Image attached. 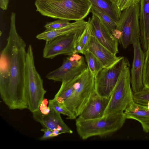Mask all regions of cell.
<instances>
[{
  "label": "cell",
  "instance_id": "cell-1",
  "mask_svg": "<svg viewBox=\"0 0 149 149\" xmlns=\"http://www.w3.org/2000/svg\"><path fill=\"white\" fill-rule=\"evenodd\" d=\"M16 15L10 16L7 43L0 54V94L10 109H28L25 75L26 44L17 31Z\"/></svg>",
  "mask_w": 149,
  "mask_h": 149
},
{
  "label": "cell",
  "instance_id": "cell-2",
  "mask_svg": "<svg viewBox=\"0 0 149 149\" xmlns=\"http://www.w3.org/2000/svg\"><path fill=\"white\" fill-rule=\"evenodd\" d=\"M35 4L36 11L43 16L75 21L86 17L92 6L88 0H36Z\"/></svg>",
  "mask_w": 149,
  "mask_h": 149
},
{
  "label": "cell",
  "instance_id": "cell-3",
  "mask_svg": "<svg viewBox=\"0 0 149 149\" xmlns=\"http://www.w3.org/2000/svg\"><path fill=\"white\" fill-rule=\"evenodd\" d=\"M126 118L123 112L105 115L97 118L76 120V130L80 138L86 139L94 136L104 137L110 136L119 130Z\"/></svg>",
  "mask_w": 149,
  "mask_h": 149
},
{
  "label": "cell",
  "instance_id": "cell-4",
  "mask_svg": "<svg viewBox=\"0 0 149 149\" xmlns=\"http://www.w3.org/2000/svg\"><path fill=\"white\" fill-rule=\"evenodd\" d=\"M25 82L28 109L33 113L39 109L46 91L43 87V80L36 70L31 45H29L27 50Z\"/></svg>",
  "mask_w": 149,
  "mask_h": 149
},
{
  "label": "cell",
  "instance_id": "cell-5",
  "mask_svg": "<svg viewBox=\"0 0 149 149\" xmlns=\"http://www.w3.org/2000/svg\"><path fill=\"white\" fill-rule=\"evenodd\" d=\"M95 92V77L87 67L78 75L74 91L64 102L63 104L77 118L79 115Z\"/></svg>",
  "mask_w": 149,
  "mask_h": 149
},
{
  "label": "cell",
  "instance_id": "cell-6",
  "mask_svg": "<svg viewBox=\"0 0 149 149\" xmlns=\"http://www.w3.org/2000/svg\"><path fill=\"white\" fill-rule=\"evenodd\" d=\"M130 65L122 70L111 95L104 115L123 112L133 102L130 87Z\"/></svg>",
  "mask_w": 149,
  "mask_h": 149
},
{
  "label": "cell",
  "instance_id": "cell-7",
  "mask_svg": "<svg viewBox=\"0 0 149 149\" xmlns=\"http://www.w3.org/2000/svg\"><path fill=\"white\" fill-rule=\"evenodd\" d=\"M140 3H137L123 11L116 23V29L122 33L119 42L124 48L134 40L140 39Z\"/></svg>",
  "mask_w": 149,
  "mask_h": 149
},
{
  "label": "cell",
  "instance_id": "cell-8",
  "mask_svg": "<svg viewBox=\"0 0 149 149\" xmlns=\"http://www.w3.org/2000/svg\"><path fill=\"white\" fill-rule=\"evenodd\" d=\"M127 65H130L128 60L121 57L111 66L103 68L95 77L96 92L101 97L110 98L122 70Z\"/></svg>",
  "mask_w": 149,
  "mask_h": 149
},
{
  "label": "cell",
  "instance_id": "cell-9",
  "mask_svg": "<svg viewBox=\"0 0 149 149\" xmlns=\"http://www.w3.org/2000/svg\"><path fill=\"white\" fill-rule=\"evenodd\" d=\"M84 31L61 36L46 42L43 52V57L52 59L60 55L70 56L77 53L75 45Z\"/></svg>",
  "mask_w": 149,
  "mask_h": 149
},
{
  "label": "cell",
  "instance_id": "cell-10",
  "mask_svg": "<svg viewBox=\"0 0 149 149\" xmlns=\"http://www.w3.org/2000/svg\"><path fill=\"white\" fill-rule=\"evenodd\" d=\"M87 67L84 57L79 61H71L69 56L64 59L61 66L49 72L46 77L55 81H68L80 74Z\"/></svg>",
  "mask_w": 149,
  "mask_h": 149
},
{
  "label": "cell",
  "instance_id": "cell-11",
  "mask_svg": "<svg viewBox=\"0 0 149 149\" xmlns=\"http://www.w3.org/2000/svg\"><path fill=\"white\" fill-rule=\"evenodd\" d=\"M88 26L97 40L113 54L118 52V41L108 30L95 15L88 18Z\"/></svg>",
  "mask_w": 149,
  "mask_h": 149
},
{
  "label": "cell",
  "instance_id": "cell-12",
  "mask_svg": "<svg viewBox=\"0 0 149 149\" xmlns=\"http://www.w3.org/2000/svg\"><path fill=\"white\" fill-rule=\"evenodd\" d=\"M140 39L134 41V58L131 70L130 81L133 93L138 92L144 87L142 82V74L145 55L142 50Z\"/></svg>",
  "mask_w": 149,
  "mask_h": 149
},
{
  "label": "cell",
  "instance_id": "cell-13",
  "mask_svg": "<svg viewBox=\"0 0 149 149\" xmlns=\"http://www.w3.org/2000/svg\"><path fill=\"white\" fill-rule=\"evenodd\" d=\"M32 113L33 119L44 128L53 131L58 130L62 134H71L73 132L71 129L63 121L60 114L52 108H50L49 112L46 114L42 113L39 109Z\"/></svg>",
  "mask_w": 149,
  "mask_h": 149
},
{
  "label": "cell",
  "instance_id": "cell-14",
  "mask_svg": "<svg viewBox=\"0 0 149 149\" xmlns=\"http://www.w3.org/2000/svg\"><path fill=\"white\" fill-rule=\"evenodd\" d=\"M110 98L101 97L95 92L77 118L87 120L102 117Z\"/></svg>",
  "mask_w": 149,
  "mask_h": 149
},
{
  "label": "cell",
  "instance_id": "cell-15",
  "mask_svg": "<svg viewBox=\"0 0 149 149\" xmlns=\"http://www.w3.org/2000/svg\"><path fill=\"white\" fill-rule=\"evenodd\" d=\"M88 51L99 60L104 68L111 66L121 57L117 56L100 44L91 33L88 44Z\"/></svg>",
  "mask_w": 149,
  "mask_h": 149
},
{
  "label": "cell",
  "instance_id": "cell-16",
  "mask_svg": "<svg viewBox=\"0 0 149 149\" xmlns=\"http://www.w3.org/2000/svg\"><path fill=\"white\" fill-rule=\"evenodd\" d=\"M88 24V22L84 19L75 21L61 29L52 30L46 29L38 34L36 38L39 40L49 41L61 36L83 31L86 27Z\"/></svg>",
  "mask_w": 149,
  "mask_h": 149
},
{
  "label": "cell",
  "instance_id": "cell-17",
  "mask_svg": "<svg viewBox=\"0 0 149 149\" xmlns=\"http://www.w3.org/2000/svg\"><path fill=\"white\" fill-rule=\"evenodd\" d=\"M140 4V40L146 52L149 46V0H141Z\"/></svg>",
  "mask_w": 149,
  "mask_h": 149
},
{
  "label": "cell",
  "instance_id": "cell-18",
  "mask_svg": "<svg viewBox=\"0 0 149 149\" xmlns=\"http://www.w3.org/2000/svg\"><path fill=\"white\" fill-rule=\"evenodd\" d=\"M92 6L105 13L117 22L120 18L121 11L113 0H88Z\"/></svg>",
  "mask_w": 149,
  "mask_h": 149
},
{
  "label": "cell",
  "instance_id": "cell-19",
  "mask_svg": "<svg viewBox=\"0 0 149 149\" xmlns=\"http://www.w3.org/2000/svg\"><path fill=\"white\" fill-rule=\"evenodd\" d=\"M126 119L136 120L141 123L149 121V109L133 102L124 111Z\"/></svg>",
  "mask_w": 149,
  "mask_h": 149
},
{
  "label": "cell",
  "instance_id": "cell-20",
  "mask_svg": "<svg viewBox=\"0 0 149 149\" xmlns=\"http://www.w3.org/2000/svg\"><path fill=\"white\" fill-rule=\"evenodd\" d=\"M78 76L70 80L62 82L59 90L54 98L60 104H63L64 102L74 92L76 87Z\"/></svg>",
  "mask_w": 149,
  "mask_h": 149
},
{
  "label": "cell",
  "instance_id": "cell-21",
  "mask_svg": "<svg viewBox=\"0 0 149 149\" xmlns=\"http://www.w3.org/2000/svg\"><path fill=\"white\" fill-rule=\"evenodd\" d=\"M90 12L99 19L103 24L112 34L113 31L116 29V22L108 15L93 6L91 7Z\"/></svg>",
  "mask_w": 149,
  "mask_h": 149
},
{
  "label": "cell",
  "instance_id": "cell-22",
  "mask_svg": "<svg viewBox=\"0 0 149 149\" xmlns=\"http://www.w3.org/2000/svg\"><path fill=\"white\" fill-rule=\"evenodd\" d=\"M87 66L92 75L95 77L104 67L99 60L91 53L87 51L84 54Z\"/></svg>",
  "mask_w": 149,
  "mask_h": 149
},
{
  "label": "cell",
  "instance_id": "cell-23",
  "mask_svg": "<svg viewBox=\"0 0 149 149\" xmlns=\"http://www.w3.org/2000/svg\"><path fill=\"white\" fill-rule=\"evenodd\" d=\"M133 99L135 103L149 109V88L144 87L141 91L133 93Z\"/></svg>",
  "mask_w": 149,
  "mask_h": 149
},
{
  "label": "cell",
  "instance_id": "cell-24",
  "mask_svg": "<svg viewBox=\"0 0 149 149\" xmlns=\"http://www.w3.org/2000/svg\"><path fill=\"white\" fill-rule=\"evenodd\" d=\"M48 107L54 109L60 114L67 116V118L68 119H76L77 118L65 107L64 104H60L54 98L49 100Z\"/></svg>",
  "mask_w": 149,
  "mask_h": 149
},
{
  "label": "cell",
  "instance_id": "cell-25",
  "mask_svg": "<svg viewBox=\"0 0 149 149\" xmlns=\"http://www.w3.org/2000/svg\"><path fill=\"white\" fill-rule=\"evenodd\" d=\"M91 33L88 26L84 29L76 43L81 47L82 54H84L88 51V46Z\"/></svg>",
  "mask_w": 149,
  "mask_h": 149
},
{
  "label": "cell",
  "instance_id": "cell-26",
  "mask_svg": "<svg viewBox=\"0 0 149 149\" xmlns=\"http://www.w3.org/2000/svg\"><path fill=\"white\" fill-rule=\"evenodd\" d=\"M142 82L144 87L149 88V46L146 52L142 74Z\"/></svg>",
  "mask_w": 149,
  "mask_h": 149
},
{
  "label": "cell",
  "instance_id": "cell-27",
  "mask_svg": "<svg viewBox=\"0 0 149 149\" xmlns=\"http://www.w3.org/2000/svg\"><path fill=\"white\" fill-rule=\"evenodd\" d=\"M70 21L61 19L52 22H47L44 26L47 30H52L61 29L70 24Z\"/></svg>",
  "mask_w": 149,
  "mask_h": 149
},
{
  "label": "cell",
  "instance_id": "cell-28",
  "mask_svg": "<svg viewBox=\"0 0 149 149\" xmlns=\"http://www.w3.org/2000/svg\"><path fill=\"white\" fill-rule=\"evenodd\" d=\"M121 11L136 4L140 3L141 0H113Z\"/></svg>",
  "mask_w": 149,
  "mask_h": 149
},
{
  "label": "cell",
  "instance_id": "cell-29",
  "mask_svg": "<svg viewBox=\"0 0 149 149\" xmlns=\"http://www.w3.org/2000/svg\"><path fill=\"white\" fill-rule=\"evenodd\" d=\"M41 131L44 132V134L39 139L40 140H47L54 137L53 130L44 128L41 129Z\"/></svg>",
  "mask_w": 149,
  "mask_h": 149
},
{
  "label": "cell",
  "instance_id": "cell-30",
  "mask_svg": "<svg viewBox=\"0 0 149 149\" xmlns=\"http://www.w3.org/2000/svg\"><path fill=\"white\" fill-rule=\"evenodd\" d=\"M112 34L119 42L121 37L122 33L120 30L116 29L113 31Z\"/></svg>",
  "mask_w": 149,
  "mask_h": 149
},
{
  "label": "cell",
  "instance_id": "cell-31",
  "mask_svg": "<svg viewBox=\"0 0 149 149\" xmlns=\"http://www.w3.org/2000/svg\"><path fill=\"white\" fill-rule=\"evenodd\" d=\"M39 109L41 112L44 114H46L49 112L50 110V108L47 107L46 104L42 102L39 107Z\"/></svg>",
  "mask_w": 149,
  "mask_h": 149
},
{
  "label": "cell",
  "instance_id": "cell-32",
  "mask_svg": "<svg viewBox=\"0 0 149 149\" xmlns=\"http://www.w3.org/2000/svg\"><path fill=\"white\" fill-rule=\"evenodd\" d=\"M8 0H0V7L3 10L7 9Z\"/></svg>",
  "mask_w": 149,
  "mask_h": 149
},
{
  "label": "cell",
  "instance_id": "cell-33",
  "mask_svg": "<svg viewBox=\"0 0 149 149\" xmlns=\"http://www.w3.org/2000/svg\"><path fill=\"white\" fill-rule=\"evenodd\" d=\"M143 130L145 132H149V121L141 123Z\"/></svg>",
  "mask_w": 149,
  "mask_h": 149
},
{
  "label": "cell",
  "instance_id": "cell-34",
  "mask_svg": "<svg viewBox=\"0 0 149 149\" xmlns=\"http://www.w3.org/2000/svg\"><path fill=\"white\" fill-rule=\"evenodd\" d=\"M72 56L74 57L75 60L76 61H79L81 58L82 56L79 55L77 53L73 54Z\"/></svg>",
  "mask_w": 149,
  "mask_h": 149
},
{
  "label": "cell",
  "instance_id": "cell-35",
  "mask_svg": "<svg viewBox=\"0 0 149 149\" xmlns=\"http://www.w3.org/2000/svg\"><path fill=\"white\" fill-rule=\"evenodd\" d=\"M55 0V1H61V0Z\"/></svg>",
  "mask_w": 149,
  "mask_h": 149
}]
</instances>
